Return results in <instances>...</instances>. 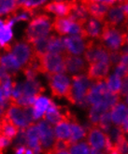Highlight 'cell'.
Listing matches in <instances>:
<instances>
[{
	"mask_svg": "<svg viewBox=\"0 0 128 154\" xmlns=\"http://www.w3.org/2000/svg\"><path fill=\"white\" fill-rule=\"evenodd\" d=\"M65 64L67 72L69 74L75 75L78 73H81V72L85 71V63L80 57L75 56V54L66 53L65 54Z\"/></svg>",
	"mask_w": 128,
	"mask_h": 154,
	"instance_id": "15",
	"label": "cell"
},
{
	"mask_svg": "<svg viewBox=\"0 0 128 154\" xmlns=\"http://www.w3.org/2000/svg\"><path fill=\"white\" fill-rule=\"evenodd\" d=\"M46 0H26L25 3L20 8L22 11H34L35 8L42 5Z\"/></svg>",
	"mask_w": 128,
	"mask_h": 154,
	"instance_id": "36",
	"label": "cell"
},
{
	"mask_svg": "<svg viewBox=\"0 0 128 154\" xmlns=\"http://www.w3.org/2000/svg\"><path fill=\"white\" fill-rule=\"evenodd\" d=\"M49 52H57L62 54L67 53L65 43H64V38L56 37L54 35H49Z\"/></svg>",
	"mask_w": 128,
	"mask_h": 154,
	"instance_id": "28",
	"label": "cell"
},
{
	"mask_svg": "<svg viewBox=\"0 0 128 154\" xmlns=\"http://www.w3.org/2000/svg\"><path fill=\"white\" fill-rule=\"evenodd\" d=\"M111 66V64L104 62H95L89 64V67L87 69V77L93 81L105 79L108 77Z\"/></svg>",
	"mask_w": 128,
	"mask_h": 154,
	"instance_id": "10",
	"label": "cell"
},
{
	"mask_svg": "<svg viewBox=\"0 0 128 154\" xmlns=\"http://www.w3.org/2000/svg\"><path fill=\"white\" fill-rule=\"evenodd\" d=\"M73 21L67 17H61L56 16L54 18V21L52 23V29L56 31L60 35H65L67 34H69V30Z\"/></svg>",
	"mask_w": 128,
	"mask_h": 154,
	"instance_id": "22",
	"label": "cell"
},
{
	"mask_svg": "<svg viewBox=\"0 0 128 154\" xmlns=\"http://www.w3.org/2000/svg\"><path fill=\"white\" fill-rule=\"evenodd\" d=\"M103 23L104 22H100L95 18H90L86 22L84 28L87 32L88 37L93 38H98L102 34V29H103Z\"/></svg>",
	"mask_w": 128,
	"mask_h": 154,
	"instance_id": "21",
	"label": "cell"
},
{
	"mask_svg": "<svg viewBox=\"0 0 128 154\" xmlns=\"http://www.w3.org/2000/svg\"><path fill=\"white\" fill-rule=\"evenodd\" d=\"M0 66H3L12 76H15L17 71L22 66L20 62L17 60V58L12 53L7 54V55L4 56H0Z\"/></svg>",
	"mask_w": 128,
	"mask_h": 154,
	"instance_id": "20",
	"label": "cell"
},
{
	"mask_svg": "<svg viewBox=\"0 0 128 154\" xmlns=\"http://www.w3.org/2000/svg\"><path fill=\"white\" fill-rule=\"evenodd\" d=\"M23 73H24L25 77H26V79H36V75L39 73L36 69H34L32 67H28V66H23Z\"/></svg>",
	"mask_w": 128,
	"mask_h": 154,
	"instance_id": "39",
	"label": "cell"
},
{
	"mask_svg": "<svg viewBox=\"0 0 128 154\" xmlns=\"http://www.w3.org/2000/svg\"><path fill=\"white\" fill-rule=\"evenodd\" d=\"M47 77L49 79V85L52 91V94L54 97H65L67 99L71 90V83L69 79L66 75L61 73Z\"/></svg>",
	"mask_w": 128,
	"mask_h": 154,
	"instance_id": "7",
	"label": "cell"
},
{
	"mask_svg": "<svg viewBox=\"0 0 128 154\" xmlns=\"http://www.w3.org/2000/svg\"><path fill=\"white\" fill-rule=\"evenodd\" d=\"M27 144L26 146L33 150L34 153L43 152L40 142V131L38 124H31L26 129Z\"/></svg>",
	"mask_w": 128,
	"mask_h": 154,
	"instance_id": "11",
	"label": "cell"
},
{
	"mask_svg": "<svg viewBox=\"0 0 128 154\" xmlns=\"http://www.w3.org/2000/svg\"><path fill=\"white\" fill-rule=\"evenodd\" d=\"M44 87L36 79H26L23 83V94L27 96H40L44 93Z\"/></svg>",
	"mask_w": 128,
	"mask_h": 154,
	"instance_id": "23",
	"label": "cell"
},
{
	"mask_svg": "<svg viewBox=\"0 0 128 154\" xmlns=\"http://www.w3.org/2000/svg\"><path fill=\"white\" fill-rule=\"evenodd\" d=\"M104 101H106L108 103V105L111 108L112 106H114L118 103H120L121 94L114 93V92H111V91H108V93H106L104 94Z\"/></svg>",
	"mask_w": 128,
	"mask_h": 154,
	"instance_id": "34",
	"label": "cell"
},
{
	"mask_svg": "<svg viewBox=\"0 0 128 154\" xmlns=\"http://www.w3.org/2000/svg\"><path fill=\"white\" fill-rule=\"evenodd\" d=\"M127 32H122L117 30L115 27L109 25L104 22L102 34L100 35L99 40L108 51H117L121 47L126 45Z\"/></svg>",
	"mask_w": 128,
	"mask_h": 154,
	"instance_id": "3",
	"label": "cell"
},
{
	"mask_svg": "<svg viewBox=\"0 0 128 154\" xmlns=\"http://www.w3.org/2000/svg\"><path fill=\"white\" fill-rule=\"evenodd\" d=\"M26 0H16V3H17V6H18V8H20L24 3H25Z\"/></svg>",
	"mask_w": 128,
	"mask_h": 154,
	"instance_id": "48",
	"label": "cell"
},
{
	"mask_svg": "<svg viewBox=\"0 0 128 154\" xmlns=\"http://www.w3.org/2000/svg\"><path fill=\"white\" fill-rule=\"evenodd\" d=\"M54 134L57 139H69L71 137V128L70 122L62 121L55 125Z\"/></svg>",
	"mask_w": 128,
	"mask_h": 154,
	"instance_id": "29",
	"label": "cell"
},
{
	"mask_svg": "<svg viewBox=\"0 0 128 154\" xmlns=\"http://www.w3.org/2000/svg\"><path fill=\"white\" fill-rule=\"evenodd\" d=\"M52 29L51 18L46 14L36 15L33 18L25 30V41L28 44L48 37Z\"/></svg>",
	"mask_w": 128,
	"mask_h": 154,
	"instance_id": "1",
	"label": "cell"
},
{
	"mask_svg": "<svg viewBox=\"0 0 128 154\" xmlns=\"http://www.w3.org/2000/svg\"><path fill=\"white\" fill-rule=\"evenodd\" d=\"M40 131V142L43 152L48 153L52 149V145L55 142V134L54 129L52 127L51 123L48 121H40L38 123Z\"/></svg>",
	"mask_w": 128,
	"mask_h": 154,
	"instance_id": "8",
	"label": "cell"
},
{
	"mask_svg": "<svg viewBox=\"0 0 128 154\" xmlns=\"http://www.w3.org/2000/svg\"><path fill=\"white\" fill-rule=\"evenodd\" d=\"M93 1L99 2V3H103V4L108 5L109 7H112L116 3V0H93Z\"/></svg>",
	"mask_w": 128,
	"mask_h": 154,
	"instance_id": "42",
	"label": "cell"
},
{
	"mask_svg": "<svg viewBox=\"0 0 128 154\" xmlns=\"http://www.w3.org/2000/svg\"><path fill=\"white\" fill-rule=\"evenodd\" d=\"M112 121L116 125H121L128 115V108L124 104L118 103L111 108Z\"/></svg>",
	"mask_w": 128,
	"mask_h": 154,
	"instance_id": "25",
	"label": "cell"
},
{
	"mask_svg": "<svg viewBox=\"0 0 128 154\" xmlns=\"http://www.w3.org/2000/svg\"><path fill=\"white\" fill-rule=\"evenodd\" d=\"M72 84L71 90L67 100L69 101L72 105H78L82 99L87 96V92L89 88L92 85L91 79L87 77V75H73L72 76Z\"/></svg>",
	"mask_w": 128,
	"mask_h": 154,
	"instance_id": "5",
	"label": "cell"
},
{
	"mask_svg": "<svg viewBox=\"0 0 128 154\" xmlns=\"http://www.w3.org/2000/svg\"><path fill=\"white\" fill-rule=\"evenodd\" d=\"M127 32V38H126V44H128V31H126Z\"/></svg>",
	"mask_w": 128,
	"mask_h": 154,
	"instance_id": "50",
	"label": "cell"
},
{
	"mask_svg": "<svg viewBox=\"0 0 128 154\" xmlns=\"http://www.w3.org/2000/svg\"><path fill=\"white\" fill-rule=\"evenodd\" d=\"M106 80H107V83H108L109 91L117 93V94H121L122 79L120 77H118L116 74H114V75H111L109 77H107Z\"/></svg>",
	"mask_w": 128,
	"mask_h": 154,
	"instance_id": "32",
	"label": "cell"
},
{
	"mask_svg": "<svg viewBox=\"0 0 128 154\" xmlns=\"http://www.w3.org/2000/svg\"><path fill=\"white\" fill-rule=\"evenodd\" d=\"M49 41H50L49 37H46L33 42L32 44H29L31 45L33 53L36 57H39L40 59L47 52H49Z\"/></svg>",
	"mask_w": 128,
	"mask_h": 154,
	"instance_id": "26",
	"label": "cell"
},
{
	"mask_svg": "<svg viewBox=\"0 0 128 154\" xmlns=\"http://www.w3.org/2000/svg\"><path fill=\"white\" fill-rule=\"evenodd\" d=\"M112 122L113 121H112V118H111V112H106L105 114H103L101 116V118H100L97 126L103 132H105V134H108V131L111 130V128Z\"/></svg>",
	"mask_w": 128,
	"mask_h": 154,
	"instance_id": "33",
	"label": "cell"
},
{
	"mask_svg": "<svg viewBox=\"0 0 128 154\" xmlns=\"http://www.w3.org/2000/svg\"><path fill=\"white\" fill-rule=\"evenodd\" d=\"M43 11L57 16L67 17L71 12V0H53L43 8Z\"/></svg>",
	"mask_w": 128,
	"mask_h": 154,
	"instance_id": "12",
	"label": "cell"
},
{
	"mask_svg": "<svg viewBox=\"0 0 128 154\" xmlns=\"http://www.w3.org/2000/svg\"><path fill=\"white\" fill-rule=\"evenodd\" d=\"M11 143V139L8 138L3 134H0V153L3 152V150Z\"/></svg>",
	"mask_w": 128,
	"mask_h": 154,
	"instance_id": "40",
	"label": "cell"
},
{
	"mask_svg": "<svg viewBox=\"0 0 128 154\" xmlns=\"http://www.w3.org/2000/svg\"><path fill=\"white\" fill-rule=\"evenodd\" d=\"M106 142V134H104L98 126L93 125L92 128L88 131L87 134V143L90 148L102 150L105 149Z\"/></svg>",
	"mask_w": 128,
	"mask_h": 154,
	"instance_id": "13",
	"label": "cell"
},
{
	"mask_svg": "<svg viewBox=\"0 0 128 154\" xmlns=\"http://www.w3.org/2000/svg\"><path fill=\"white\" fill-rule=\"evenodd\" d=\"M115 74L120 77L121 79H124L128 76V67L123 64V62H120L119 64L116 65L115 68Z\"/></svg>",
	"mask_w": 128,
	"mask_h": 154,
	"instance_id": "37",
	"label": "cell"
},
{
	"mask_svg": "<svg viewBox=\"0 0 128 154\" xmlns=\"http://www.w3.org/2000/svg\"><path fill=\"white\" fill-rule=\"evenodd\" d=\"M80 1L85 6L88 13L93 18L100 22H105L111 7L93 0H80Z\"/></svg>",
	"mask_w": 128,
	"mask_h": 154,
	"instance_id": "9",
	"label": "cell"
},
{
	"mask_svg": "<svg viewBox=\"0 0 128 154\" xmlns=\"http://www.w3.org/2000/svg\"><path fill=\"white\" fill-rule=\"evenodd\" d=\"M26 148H25V146H17L15 149H14V150H15V152L16 153H25L26 152Z\"/></svg>",
	"mask_w": 128,
	"mask_h": 154,
	"instance_id": "45",
	"label": "cell"
},
{
	"mask_svg": "<svg viewBox=\"0 0 128 154\" xmlns=\"http://www.w3.org/2000/svg\"><path fill=\"white\" fill-rule=\"evenodd\" d=\"M8 119H10L18 128H28L33 124L34 114L33 106H22L15 102H10V106L5 112Z\"/></svg>",
	"mask_w": 128,
	"mask_h": 154,
	"instance_id": "2",
	"label": "cell"
},
{
	"mask_svg": "<svg viewBox=\"0 0 128 154\" xmlns=\"http://www.w3.org/2000/svg\"><path fill=\"white\" fill-rule=\"evenodd\" d=\"M5 106L6 105L0 102V118L5 115Z\"/></svg>",
	"mask_w": 128,
	"mask_h": 154,
	"instance_id": "46",
	"label": "cell"
},
{
	"mask_svg": "<svg viewBox=\"0 0 128 154\" xmlns=\"http://www.w3.org/2000/svg\"><path fill=\"white\" fill-rule=\"evenodd\" d=\"M18 10L16 0H0V16L12 14Z\"/></svg>",
	"mask_w": 128,
	"mask_h": 154,
	"instance_id": "31",
	"label": "cell"
},
{
	"mask_svg": "<svg viewBox=\"0 0 128 154\" xmlns=\"http://www.w3.org/2000/svg\"><path fill=\"white\" fill-rule=\"evenodd\" d=\"M109 109H111V106H109L108 103L104 100L96 105L92 106V107H91V109L89 111V115H88L89 122L91 123H93L94 125L97 126L101 116L105 114L106 112H108Z\"/></svg>",
	"mask_w": 128,
	"mask_h": 154,
	"instance_id": "17",
	"label": "cell"
},
{
	"mask_svg": "<svg viewBox=\"0 0 128 154\" xmlns=\"http://www.w3.org/2000/svg\"><path fill=\"white\" fill-rule=\"evenodd\" d=\"M84 59L89 64H92V63H95V62H104L111 64V62H109L108 50L102 43L96 44L94 40L91 39L86 41Z\"/></svg>",
	"mask_w": 128,
	"mask_h": 154,
	"instance_id": "6",
	"label": "cell"
},
{
	"mask_svg": "<svg viewBox=\"0 0 128 154\" xmlns=\"http://www.w3.org/2000/svg\"><path fill=\"white\" fill-rule=\"evenodd\" d=\"M12 54L20 62V64L24 66L31 59L33 51L27 42H17L12 48Z\"/></svg>",
	"mask_w": 128,
	"mask_h": 154,
	"instance_id": "16",
	"label": "cell"
},
{
	"mask_svg": "<svg viewBox=\"0 0 128 154\" xmlns=\"http://www.w3.org/2000/svg\"><path fill=\"white\" fill-rule=\"evenodd\" d=\"M83 40L84 39L78 35H72L70 37L64 38V43H65L67 53L80 55L82 52H84L86 43Z\"/></svg>",
	"mask_w": 128,
	"mask_h": 154,
	"instance_id": "14",
	"label": "cell"
},
{
	"mask_svg": "<svg viewBox=\"0 0 128 154\" xmlns=\"http://www.w3.org/2000/svg\"><path fill=\"white\" fill-rule=\"evenodd\" d=\"M4 24H5V22H3L2 20H0V28H1V27H2Z\"/></svg>",
	"mask_w": 128,
	"mask_h": 154,
	"instance_id": "49",
	"label": "cell"
},
{
	"mask_svg": "<svg viewBox=\"0 0 128 154\" xmlns=\"http://www.w3.org/2000/svg\"><path fill=\"white\" fill-rule=\"evenodd\" d=\"M108 54H109V62H111V66H115L117 64L121 62V58H122V53L121 51H108Z\"/></svg>",
	"mask_w": 128,
	"mask_h": 154,
	"instance_id": "38",
	"label": "cell"
},
{
	"mask_svg": "<svg viewBox=\"0 0 128 154\" xmlns=\"http://www.w3.org/2000/svg\"><path fill=\"white\" fill-rule=\"evenodd\" d=\"M121 95L126 97L128 95V76L123 79L122 88H121Z\"/></svg>",
	"mask_w": 128,
	"mask_h": 154,
	"instance_id": "41",
	"label": "cell"
},
{
	"mask_svg": "<svg viewBox=\"0 0 128 154\" xmlns=\"http://www.w3.org/2000/svg\"><path fill=\"white\" fill-rule=\"evenodd\" d=\"M69 153H90V146L85 142L75 143L70 147Z\"/></svg>",
	"mask_w": 128,
	"mask_h": 154,
	"instance_id": "35",
	"label": "cell"
},
{
	"mask_svg": "<svg viewBox=\"0 0 128 154\" xmlns=\"http://www.w3.org/2000/svg\"><path fill=\"white\" fill-rule=\"evenodd\" d=\"M122 58H121V62H123V64L128 67V53H124V52H122Z\"/></svg>",
	"mask_w": 128,
	"mask_h": 154,
	"instance_id": "44",
	"label": "cell"
},
{
	"mask_svg": "<svg viewBox=\"0 0 128 154\" xmlns=\"http://www.w3.org/2000/svg\"><path fill=\"white\" fill-rule=\"evenodd\" d=\"M70 128H71V137H70L69 140L72 144H75L79 140L87 137L85 128L82 127V126L78 122V121L71 122H70Z\"/></svg>",
	"mask_w": 128,
	"mask_h": 154,
	"instance_id": "27",
	"label": "cell"
},
{
	"mask_svg": "<svg viewBox=\"0 0 128 154\" xmlns=\"http://www.w3.org/2000/svg\"><path fill=\"white\" fill-rule=\"evenodd\" d=\"M51 99L47 97L39 96L34 104L33 106V114H34V120H39L44 116L46 113L48 107L51 104Z\"/></svg>",
	"mask_w": 128,
	"mask_h": 154,
	"instance_id": "24",
	"label": "cell"
},
{
	"mask_svg": "<svg viewBox=\"0 0 128 154\" xmlns=\"http://www.w3.org/2000/svg\"><path fill=\"white\" fill-rule=\"evenodd\" d=\"M124 18L125 13L122 5H118L116 7H111L105 22L112 27H115L120 23H122L124 20Z\"/></svg>",
	"mask_w": 128,
	"mask_h": 154,
	"instance_id": "18",
	"label": "cell"
},
{
	"mask_svg": "<svg viewBox=\"0 0 128 154\" xmlns=\"http://www.w3.org/2000/svg\"><path fill=\"white\" fill-rule=\"evenodd\" d=\"M87 99L90 105H96L104 100V95L99 92L94 83H92L87 92Z\"/></svg>",
	"mask_w": 128,
	"mask_h": 154,
	"instance_id": "30",
	"label": "cell"
},
{
	"mask_svg": "<svg viewBox=\"0 0 128 154\" xmlns=\"http://www.w3.org/2000/svg\"><path fill=\"white\" fill-rule=\"evenodd\" d=\"M121 127L123 128V132L126 134V133H128V115H127V117L125 118V120L123 122V123L121 124Z\"/></svg>",
	"mask_w": 128,
	"mask_h": 154,
	"instance_id": "43",
	"label": "cell"
},
{
	"mask_svg": "<svg viewBox=\"0 0 128 154\" xmlns=\"http://www.w3.org/2000/svg\"><path fill=\"white\" fill-rule=\"evenodd\" d=\"M43 118L52 125H56L62 121H66L65 116L63 115L60 109V106H56L52 101H51V104L48 107L46 113L44 114Z\"/></svg>",
	"mask_w": 128,
	"mask_h": 154,
	"instance_id": "19",
	"label": "cell"
},
{
	"mask_svg": "<svg viewBox=\"0 0 128 154\" xmlns=\"http://www.w3.org/2000/svg\"><path fill=\"white\" fill-rule=\"evenodd\" d=\"M39 72L47 76L64 74L67 72L65 64V54L57 52H47L40 59Z\"/></svg>",
	"mask_w": 128,
	"mask_h": 154,
	"instance_id": "4",
	"label": "cell"
},
{
	"mask_svg": "<svg viewBox=\"0 0 128 154\" xmlns=\"http://www.w3.org/2000/svg\"><path fill=\"white\" fill-rule=\"evenodd\" d=\"M122 25H123V27H124L126 31H128V15H127V16H125L124 20L123 21Z\"/></svg>",
	"mask_w": 128,
	"mask_h": 154,
	"instance_id": "47",
	"label": "cell"
}]
</instances>
